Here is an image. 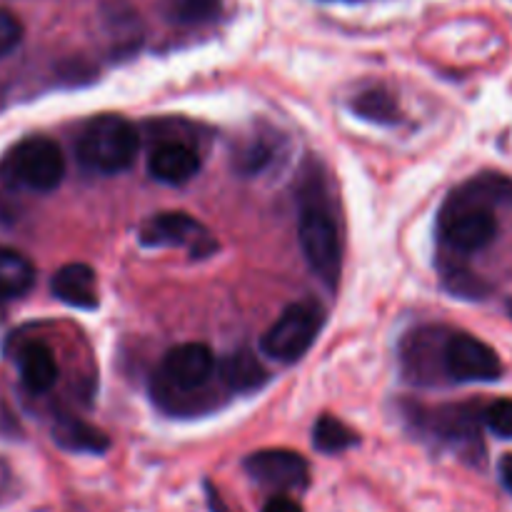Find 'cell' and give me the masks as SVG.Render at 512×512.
<instances>
[{"label":"cell","instance_id":"26","mask_svg":"<svg viewBox=\"0 0 512 512\" xmlns=\"http://www.w3.org/2000/svg\"><path fill=\"white\" fill-rule=\"evenodd\" d=\"M508 313H510V318H512V298L508 300Z\"/></svg>","mask_w":512,"mask_h":512},{"label":"cell","instance_id":"18","mask_svg":"<svg viewBox=\"0 0 512 512\" xmlns=\"http://www.w3.org/2000/svg\"><path fill=\"white\" fill-rule=\"evenodd\" d=\"M313 445L320 453L338 455L355 448L358 445V435L343 420L333 418V415H323V418H318V423L313 428Z\"/></svg>","mask_w":512,"mask_h":512},{"label":"cell","instance_id":"23","mask_svg":"<svg viewBox=\"0 0 512 512\" xmlns=\"http://www.w3.org/2000/svg\"><path fill=\"white\" fill-rule=\"evenodd\" d=\"M23 40V23L10 10H0V58L13 53Z\"/></svg>","mask_w":512,"mask_h":512},{"label":"cell","instance_id":"8","mask_svg":"<svg viewBox=\"0 0 512 512\" xmlns=\"http://www.w3.org/2000/svg\"><path fill=\"white\" fill-rule=\"evenodd\" d=\"M145 248H190L193 255H205L215 250L208 230L188 213H160L145 220L138 230Z\"/></svg>","mask_w":512,"mask_h":512},{"label":"cell","instance_id":"5","mask_svg":"<svg viewBox=\"0 0 512 512\" xmlns=\"http://www.w3.org/2000/svg\"><path fill=\"white\" fill-rule=\"evenodd\" d=\"M215 355L203 343L175 345L165 353L160 373L155 375L153 398L163 400L170 395H188L203 390L208 380L215 375Z\"/></svg>","mask_w":512,"mask_h":512},{"label":"cell","instance_id":"20","mask_svg":"<svg viewBox=\"0 0 512 512\" xmlns=\"http://www.w3.org/2000/svg\"><path fill=\"white\" fill-rule=\"evenodd\" d=\"M443 280H445V288H448L453 295H458V298L483 300L485 295L490 293V288L478 278V275L470 273V270H463V268L445 270Z\"/></svg>","mask_w":512,"mask_h":512},{"label":"cell","instance_id":"22","mask_svg":"<svg viewBox=\"0 0 512 512\" xmlns=\"http://www.w3.org/2000/svg\"><path fill=\"white\" fill-rule=\"evenodd\" d=\"M218 10V0H175L173 13L175 18L183 23H200L215 15Z\"/></svg>","mask_w":512,"mask_h":512},{"label":"cell","instance_id":"13","mask_svg":"<svg viewBox=\"0 0 512 512\" xmlns=\"http://www.w3.org/2000/svg\"><path fill=\"white\" fill-rule=\"evenodd\" d=\"M18 373L25 388L33 395H43L58 383V363L45 343H28L18 353Z\"/></svg>","mask_w":512,"mask_h":512},{"label":"cell","instance_id":"21","mask_svg":"<svg viewBox=\"0 0 512 512\" xmlns=\"http://www.w3.org/2000/svg\"><path fill=\"white\" fill-rule=\"evenodd\" d=\"M483 420L490 428V433H495L498 438L512 440V398L493 400V403L485 408Z\"/></svg>","mask_w":512,"mask_h":512},{"label":"cell","instance_id":"17","mask_svg":"<svg viewBox=\"0 0 512 512\" xmlns=\"http://www.w3.org/2000/svg\"><path fill=\"white\" fill-rule=\"evenodd\" d=\"M35 285V268L23 253L0 248V298L13 300L28 293Z\"/></svg>","mask_w":512,"mask_h":512},{"label":"cell","instance_id":"3","mask_svg":"<svg viewBox=\"0 0 512 512\" xmlns=\"http://www.w3.org/2000/svg\"><path fill=\"white\" fill-rule=\"evenodd\" d=\"M318 198V195H315ZM305 198L298 215V238L305 263L328 290H338L343 275V240L323 200Z\"/></svg>","mask_w":512,"mask_h":512},{"label":"cell","instance_id":"16","mask_svg":"<svg viewBox=\"0 0 512 512\" xmlns=\"http://www.w3.org/2000/svg\"><path fill=\"white\" fill-rule=\"evenodd\" d=\"M428 423L433 425L435 433L440 438L450 440V443H475L480 440L478 428V413L473 405H450V408L433 410L428 415Z\"/></svg>","mask_w":512,"mask_h":512},{"label":"cell","instance_id":"19","mask_svg":"<svg viewBox=\"0 0 512 512\" xmlns=\"http://www.w3.org/2000/svg\"><path fill=\"white\" fill-rule=\"evenodd\" d=\"M353 110L365 120H373V123L380 125H393L398 123V103H395L393 95L383 88H373L360 93L358 98L353 100Z\"/></svg>","mask_w":512,"mask_h":512},{"label":"cell","instance_id":"10","mask_svg":"<svg viewBox=\"0 0 512 512\" xmlns=\"http://www.w3.org/2000/svg\"><path fill=\"white\" fill-rule=\"evenodd\" d=\"M448 333L443 328H420L408 335L403 348V370L413 383L418 385H435L438 373H443V355L438 358L440 350H445Z\"/></svg>","mask_w":512,"mask_h":512},{"label":"cell","instance_id":"1","mask_svg":"<svg viewBox=\"0 0 512 512\" xmlns=\"http://www.w3.org/2000/svg\"><path fill=\"white\" fill-rule=\"evenodd\" d=\"M140 150L138 130L123 115H95L80 133L75 153L83 168L100 175H115L135 163Z\"/></svg>","mask_w":512,"mask_h":512},{"label":"cell","instance_id":"12","mask_svg":"<svg viewBox=\"0 0 512 512\" xmlns=\"http://www.w3.org/2000/svg\"><path fill=\"white\" fill-rule=\"evenodd\" d=\"M50 290L60 303L78 310H95L100 305L98 278L95 270L85 263L63 265L50 280Z\"/></svg>","mask_w":512,"mask_h":512},{"label":"cell","instance_id":"14","mask_svg":"<svg viewBox=\"0 0 512 512\" xmlns=\"http://www.w3.org/2000/svg\"><path fill=\"white\" fill-rule=\"evenodd\" d=\"M53 440L68 453L103 455L110 448V440L103 430L83 423L73 415H60L53 425Z\"/></svg>","mask_w":512,"mask_h":512},{"label":"cell","instance_id":"4","mask_svg":"<svg viewBox=\"0 0 512 512\" xmlns=\"http://www.w3.org/2000/svg\"><path fill=\"white\" fill-rule=\"evenodd\" d=\"M323 325V305L315 303V300H300V303L288 305L280 313V318L263 335L260 348L268 358L280 360V363H295L313 348Z\"/></svg>","mask_w":512,"mask_h":512},{"label":"cell","instance_id":"11","mask_svg":"<svg viewBox=\"0 0 512 512\" xmlns=\"http://www.w3.org/2000/svg\"><path fill=\"white\" fill-rule=\"evenodd\" d=\"M200 165H203V160H200V153L193 145L170 140V143H160L158 148L150 153L148 173L153 175L158 183L183 185L198 175Z\"/></svg>","mask_w":512,"mask_h":512},{"label":"cell","instance_id":"24","mask_svg":"<svg viewBox=\"0 0 512 512\" xmlns=\"http://www.w3.org/2000/svg\"><path fill=\"white\" fill-rule=\"evenodd\" d=\"M263 512H303V508L293 498H288V495H275V498L265 503Z\"/></svg>","mask_w":512,"mask_h":512},{"label":"cell","instance_id":"2","mask_svg":"<svg viewBox=\"0 0 512 512\" xmlns=\"http://www.w3.org/2000/svg\"><path fill=\"white\" fill-rule=\"evenodd\" d=\"M438 230L445 248L470 255L488 248L498 238V218L493 205L485 203L468 185H460L440 210Z\"/></svg>","mask_w":512,"mask_h":512},{"label":"cell","instance_id":"25","mask_svg":"<svg viewBox=\"0 0 512 512\" xmlns=\"http://www.w3.org/2000/svg\"><path fill=\"white\" fill-rule=\"evenodd\" d=\"M500 480L512 493V455H503V460H500Z\"/></svg>","mask_w":512,"mask_h":512},{"label":"cell","instance_id":"7","mask_svg":"<svg viewBox=\"0 0 512 512\" xmlns=\"http://www.w3.org/2000/svg\"><path fill=\"white\" fill-rule=\"evenodd\" d=\"M443 373L453 383H493L503 375L498 353L470 333H448L443 350Z\"/></svg>","mask_w":512,"mask_h":512},{"label":"cell","instance_id":"9","mask_svg":"<svg viewBox=\"0 0 512 512\" xmlns=\"http://www.w3.org/2000/svg\"><path fill=\"white\" fill-rule=\"evenodd\" d=\"M245 470L258 485L285 490H303L310 483V465L295 450L268 448L245 458Z\"/></svg>","mask_w":512,"mask_h":512},{"label":"cell","instance_id":"6","mask_svg":"<svg viewBox=\"0 0 512 512\" xmlns=\"http://www.w3.org/2000/svg\"><path fill=\"white\" fill-rule=\"evenodd\" d=\"M10 175L18 180L23 188L35 193H50L63 183L65 158L63 150L50 138H25L8 155Z\"/></svg>","mask_w":512,"mask_h":512},{"label":"cell","instance_id":"15","mask_svg":"<svg viewBox=\"0 0 512 512\" xmlns=\"http://www.w3.org/2000/svg\"><path fill=\"white\" fill-rule=\"evenodd\" d=\"M220 378L233 393H255L268 383V370L263 368L260 358L250 350H235L220 363Z\"/></svg>","mask_w":512,"mask_h":512}]
</instances>
